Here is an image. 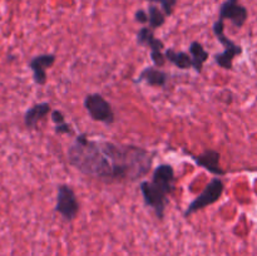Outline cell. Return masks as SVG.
<instances>
[{"label": "cell", "mask_w": 257, "mask_h": 256, "mask_svg": "<svg viewBox=\"0 0 257 256\" xmlns=\"http://www.w3.org/2000/svg\"><path fill=\"white\" fill-rule=\"evenodd\" d=\"M68 162L80 173L95 178L114 180L109 157L100 147L99 141H93L82 133L67 151Z\"/></svg>", "instance_id": "obj_1"}, {"label": "cell", "mask_w": 257, "mask_h": 256, "mask_svg": "<svg viewBox=\"0 0 257 256\" xmlns=\"http://www.w3.org/2000/svg\"><path fill=\"white\" fill-rule=\"evenodd\" d=\"M175 170L171 165H160L155 168L152 181H142L140 183L141 192L146 205L153 208L160 220L165 217L166 206L168 205V195L175 188Z\"/></svg>", "instance_id": "obj_2"}, {"label": "cell", "mask_w": 257, "mask_h": 256, "mask_svg": "<svg viewBox=\"0 0 257 256\" xmlns=\"http://www.w3.org/2000/svg\"><path fill=\"white\" fill-rule=\"evenodd\" d=\"M223 190H225V185H223L222 180L221 178H213L210 182L206 185V187L203 188L202 192L197 196L193 201H191L190 205L187 206L185 211V217H188L192 213L197 212V211L203 210L207 206L213 205L215 202H217L218 200L222 196Z\"/></svg>", "instance_id": "obj_3"}, {"label": "cell", "mask_w": 257, "mask_h": 256, "mask_svg": "<svg viewBox=\"0 0 257 256\" xmlns=\"http://www.w3.org/2000/svg\"><path fill=\"white\" fill-rule=\"evenodd\" d=\"M84 108L88 114L95 122L112 124L114 122V112L112 109L110 103L99 93L88 94L84 98Z\"/></svg>", "instance_id": "obj_4"}, {"label": "cell", "mask_w": 257, "mask_h": 256, "mask_svg": "<svg viewBox=\"0 0 257 256\" xmlns=\"http://www.w3.org/2000/svg\"><path fill=\"white\" fill-rule=\"evenodd\" d=\"M55 211L59 212L67 221H73L79 212V202L74 191L67 185L58 187Z\"/></svg>", "instance_id": "obj_5"}, {"label": "cell", "mask_w": 257, "mask_h": 256, "mask_svg": "<svg viewBox=\"0 0 257 256\" xmlns=\"http://www.w3.org/2000/svg\"><path fill=\"white\" fill-rule=\"evenodd\" d=\"M248 18V12L243 5L238 4V0H226L220 8L218 19H228L236 28H242Z\"/></svg>", "instance_id": "obj_6"}, {"label": "cell", "mask_w": 257, "mask_h": 256, "mask_svg": "<svg viewBox=\"0 0 257 256\" xmlns=\"http://www.w3.org/2000/svg\"><path fill=\"white\" fill-rule=\"evenodd\" d=\"M55 59L54 54H40L30 59L29 68L33 72L35 84L44 85L47 83V69L54 65Z\"/></svg>", "instance_id": "obj_7"}, {"label": "cell", "mask_w": 257, "mask_h": 256, "mask_svg": "<svg viewBox=\"0 0 257 256\" xmlns=\"http://www.w3.org/2000/svg\"><path fill=\"white\" fill-rule=\"evenodd\" d=\"M220 153L215 150H206L202 155L192 156V160L200 167H203L208 172L213 173L216 176H223L225 171L220 166Z\"/></svg>", "instance_id": "obj_8"}, {"label": "cell", "mask_w": 257, "mask_h": 256, "mask_svg": "<svg viewBox=\"0 0 257 256\" xmlns=\"http://www.w3.org/2000/svg\"><path fill=\"white\" fill-rule=\"evenodd\" d=\"M52 112V107L48 102H42L37 103L33 107H30L29 109H27V112L24 113V124L28 130H35L38 127V123L43 119V118L47 117L49 113Z\"/></svg>", "instance_id": "obj_9"}, {"label": "cell", "mask_w": 257, "mask_h": 256, "mask_svg": "<svg viewBox=\"0 0 257 256\" xmlns=\"http://www.w3.org/2000/svg\"><path fill=\"white\" fill-rule=\"evenodd\" d=\"M137 82H146L151 87L163 88L168 82V73L156 67H146L138 75Z\"/></svg>", "instance_id": "obj_10"}, {"label": "cell", "mask_w": 257, "mask_h": 256, "mask_svg": "<svg viewBox=\"0 0 257 256\" xmlns=\"http://www.w3.org/2000/svg\"><path fill=\"white\" fill-rule=\"evenodd\" d=\"M137 44L141 47H148L151 53H162V49L165 48L162 40L155 37L153 29H151L150 27L140 29V32L137 33Z\"/></svg>", "instance_id": "obj_11"}, {"label": "cell", "mask_w": 257, "mask_h": 256, "mask_svg": "<svg viewBox=\"0 0 257 256\" xmlns=\"http://www.w3.org/2000/svg\"><path fill=\"white\" fill-rule=\"evenodd\" d=\"M190 55L192 58V68L197 73H201L203 69V64L207 62L208 54L207 50L203 48L200 42H192L190 44Z\"/></svg>", "instance_id": "obj_12"}, {"label": "cell", "mask_w": 257, "mask_h": 256, "mask_svg": "<svg viewBox=\"0 0 257 256\" xmlns=\"http://www.w3.org/2000/svg\"><path fill=\"white\" fill-rule=\"evenodd\" d=\"M213 33H215L216 38L220 42L221 45H223L225 50H228V52H236L238 55L242 53V48L240 45L235 44L230 38H227L225 35V23H223L222 19H218L217 22L213 24Z\"/></svg>", "instance_id": "obj_13"}, {"label": "cell", "mask_w": 257, "mask_h": 256, "mask_svg": "<svg viewBox=\"0 0 257 256\" xmlns=\"http://www.w3.org/2000/svg\"><path fill=\"white\" fill-rule=\"evenodd\" d=\"M165 57L171 64L180 68L182 70H187L192 68V58L185 52H176L173 49H166Z\"/></svg>", "instance_id": "obj_14"}, {"label": "cell", "mask_w": 257, "mask_h": 256, "mask_svg": "<svg viewBox=\"0 0 257 256\" xmlns=\"http://www.w3.org/2000/svg\"><path fill=\"white\" fill-rule=\"evenodd\" d=\"M166 22V14L163 10L156 5H150L148 8V23H150L151 29H156V28H161Z\"/></svg>", "instance_id": "obj_15"}, {"label": "cell", "mask_w": 257, "mask_h": 256, "mask_svg": "<svg viewBox=\"0 0 257 256\" xmlns=\"http://www.w3.org/2000/svg\"><path fill=\"white\" fill-rule=\"evenodd\" d=\"M151 3H160L162 5L163 13L166 14V17H170L172 15L173 9H175L176 4H177V0H147Z\"/></svg>", "instance_id": "obj_16"}, {"label": "cell", "mask_w": 257, "mask_h": 256, "mask_svg": "<svg viewBox=\"0 0 257 256\" xmlns=\"http://www.w3.org/2000/svg\"><path fill=\"white\" fill-rule=\"evenodd\" d=\"M55 133H58V135H73L74 130H73V127L69 123L64 122L62 124L55 125Z\"/></svg>", "instance_id": "obj_17"}, {"label": "cell", "mask_w": 257, "mask_h": 256, "mask_svg": "<svg viewBox=\"0 0 257 256\" xmlns=\"http://www.w3.org/2000/svg\"><path fill=\"white\" fill-rule=\"evenodd\" d=\"M52 120H53V122H54L55 125L62 124V123L65 122L64 114H63V113L60 112L59 109L52 110Z\"/></svg>", "instance_id": "obj_18"}, {"label": "cell", "mask_w": 257, "mask_h": 256, "mask_svg": "<svg viewBox=\"0 0 257 256\" xmlns=\"http://www.w3.org/2000/svg\"><path fill=\"white\" fill-rule=\"evenodd\" d=\"M136 22L141 23V24H146V23H148V13H146L145 10L140 9L136 12Z\"/></svg>", "instance_id": "obj_19"}]
</instances>
